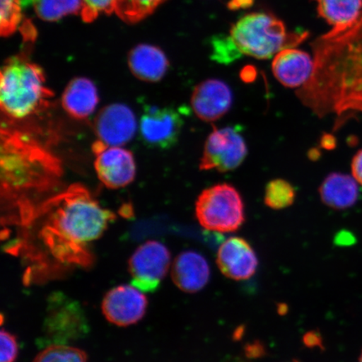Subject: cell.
I'll return each mask as SVG.
<instances>
[{
  "mask_svg": "<svg viewBox=\"0 0 362 362\" xmlns=\"http://www.w3.org/2000/svg\"><path fill=\"white\" fill-rule=\"evenodd\" d=\"M22 0H1V35L8 36L20 28L23 21Z\"/></svg>",
  "mask_w": 362,
  "mask_h": 362,
  "instance_id": "cell-27",
  "label": "cell"
},
{
  "mask_svg": "<svg viewBox=\"0 0 362 362\" xmlns=\"http://www.w3.org/2000/svg\"><path fill=\"white\" fill-rule=\"evenodd\" d=\"M184 120L173 107L148 106L140 119V135L147 146L168 149L178 142Z\"/></svg>",
  "mask_w": 362,
  "mask_h": 362,
  "instance_id": "cell-11",
  "label": "cell"
},
{
  "mask_svg": "<svg viewBox=\"0 0 362 362\" xmlns=\"http://www.w3.org/2000/svg\"><path fill=\"white\" fill-rule=\"evenodd\" d=\"M196 216L203 228L234 233L245 221V206L238 189L230 184L206 188L196 202Z\"/></svg>",
  "mask_w": 362,
  "mask_h": 362,
  "instance_id": "cell-6",
  "label": "cell"
},
{
  "mask_svg": "<svg viewBox=\"0 0 362 362\" xmlns=\"http://www.w3.org/2000/svg\"><path fill=\"white\" fill-rule=\"evenodd\" d=\"M129 66L139 80L157 83L169 69V61L160 48L151 45H140L130 52Z\"/></svg>",
  "mask_w": 362,
  "mask_h": 362,
  "instance_id": "cell-19",
  "label": "cell"
},
{
  "mask_svg": "<svg viewBox=\"0 0 362 362\" xmlns=\"http://www.w3.org/2000/svg\"><path fill=\"white\" fill-rule=\"evenodd\" d=\"M137 130L134 112L124 103L104 107L94 120L98 140L107 146H123L132 140Z\"/></svg>",
  "mask_w": 362,
  "mask_h": 362,
  "instance_id": "cell-13",
  "label": "cell"
},
{
  "mask_svg": "<svg viewBox=\"0 0 362 362\" xmlns=\"http://www.w3.org/2000/svg\"><path fill=\"white\" fill-rule=\"evenodd\" d=\"M99 103L96 86L88 78H76L62 93L63 110L72 119L85 120L93 115Z\"/></svg>",
  "mask_w": 362,
  "mask_h": 362,
  "instance_id": "cell-18",
  "label": "cell"
},
{
  "mask_svg": "<svg viewBox=\"0 0 362 362\" xmlns=\"http://www.w3.org/2000/svg\"><path fill=\"white\" fill-rule=\"evenodd\" d=\"M233 103L232 90L218 79H208L199 83L191 98L194 115L206 123L221 119L230 111Z\"/></svg>",
  "mask_w": 362,
  "mask_h": 362,
  "instance_id": "cell-14",
  "label": "cell"
},
{
  "mask_svg": "<svg viewBox=\"0 0 362 362\" xmlns=\"http://www.w3.org/2000/svg\"><path fill=\"white\" fill-rule=\"evenodd\" d=\"M318 15L332 26L330 31L341 33L359 21L362 0H316Z\"/></svg>",
  "mask_w": 362,
  "mask_h": 362,
  "instance_id": "cell-21",
  "label": "cell"
},
{
  "mask_svg": "<svg viewBox=\"0 0 362 362\" xmlns=\"http://www.w3.org/2000/svg\"><path fill=\"white\" fill-rule=\"evenodd\" d=\"M47 215L40 238L56 259L66 264L88 267L93 262L88 244L100 238L116 219L88 189L74 184L38 208L35 217Z\"/></svg>",
  "mask_w": 362,
  "mask_h": 362,
  "instance_id": "cell-3",
  "label": "cell"
},
{
  "mask_svg": "<svg viewBox=\"0 0 362 362\" xmlns=\"http://www.w3.org/2000/svg\"><path fill=\"white\" fill-rule=\"evenodd\" d=\"M305 342L308 346H321V338L315 333H310L305 338Z\"/></svg>",
  "mask_w": 362,
  "mask_h": 362,
  "instance_id": "cell-32",
  "label": "cell"
},
{
  "mask_svg": "<svg viewBox=\"0 0 362 362\" xmlns=\"http://www.w3.org/2000/svg\"><path fill=\"white\" fill-rule=\"evenodd\" d=\"M117 0H83L81 16L86 22L96 19L99 13L115 12Z\"/></svg>",
  "mask_w": 362,
  "mask_h": 362,
  "instance_id": "cell-28",
  "label": "cell"
},
{
  "mask_svg": "<svg viewBox=\"0 0 362 362\" xmlns=\"http://www.w3.org/2000/svg\"><path fill=\"white\" fill-rule=\"evenodd\" d=\"M33 362H88V356L78 348L56 344L40 351Z\"/></svg>",
  "mask_w": 362,
  "mask_h": 362,
  "instance_id": "cell-25",
  "label": "cell"
},
{
  "mask_svg": "<svg viewBox=\"0 0 362 362\" xmlns=\"http://www.w3.org/2000/svg\"><path fill=\"white\" fill-rule=\"evenodd\" d=\"M88 320L78 302L61 293L54 294L48 303L44 332L47 341L53 345H65L70 339L85 336L88 332Z\"/></svg>",
  "mask_w": 362,
  "mask_h": 362,
  "instance_id": "cell-8",
  "label": "cell"
},
{
  "mask_svg": "<svg viewBox=\"0 0 362 362\" xmlns=\"http://www.w3.org/2000/svg\"><path fill=\"white\" fill-rule=\"evenodd\" d=\"M147 306V298L141 291L132 284L119 285L104 296L102 310L110 323L117 327H129L144 318Z\"/></svg>",
  "mask_w": 362,
  "mask_h": 362,
  "instance_id": "cell-12",
  "label": "cell"
},
{
  "mask_svg": "<svg viewBox=\"0 0 362 362\" xmlns=\"http://www.w3.org/2000/svg\"><path fill=\"white\" fill-rule=\"evenodd\" d=\"M1 198L21 223L35 218L37 201L57 187L62 175L61 160L33 134L16 124L1 128Z\"/></svg>",
  "mask_w": 362,
  "mask_h": 362,
  "instance_id": "cell-2",
  "label": "cell"
},
{
  "mask_svg": "<svg viewBox=\"0 0 362 362\" xmlns=\"http://www.w3.org/2000/svg\"><path fill=\"white\" fill-rule=\"evenodd\" d=\"M1 359L0 362H16L19 346L13 334L2 329L1 334Z\"/></svg>",
  "mask_w": 362,
  "mask_h": 362,
  "instance_id": "cell-29",
  "label": "cell"
},
{
  "mask_svg": "<svg viewBox=\"0 0 362 362\" xmlns=\"http://www.w3.org/2000/svg\"><path fill=\"white\" fill-rule=\"evenodd\" d=\"M0 76V106L7 121H25L51 105L54 93L45 86L42 67L25 57L8 59Z\"/></svg>",
  "mask_w": 362,
  "mask_h": 362,
  "instance_id": "cell-4",
  "label": "cell"
},
{
  "mask_svg": "<svg viewBox=\"0 0 362 362\" xmlns=\"http://www.w3.org/2000/svg\"><path fill=\"white\" fill-rule=\"evenodd\" d=\"M358 362H362V352H361V355L360 356V358L358 360Z\"/></svg>",
  "mask_w": 362,
  "mask_h": 362,
  "instance_id": "cell-33",
  "label": "cell"
},
{
  "mask_svg": "<svg viewBox=\"0 0 362 362\" xmlns=\"http://www.w3.org/2000/svg\"><path fill=\"white\" fill-rule=\"evenodd\" d=\"M94 167L99 180L106 187L124 188L132 183L136 175L133 153L119 146H107L97 140L93 144Z\"/></svg>",
  "mask_w": 362,
  "mask_h": 362,
  "instance_id": "cell-10",
  "label": "cell"
},
{
  "mask_svg": "<svg viewBox=\"0 0 362 362\" xmlns=\"http://www.w3.org/2000/svg\"><path fill=\"white\" fill-rule=\"evenodd\" d=\"M255 0H229L228 7L230 11L243 10L252 6Z\"/></svg>",
  "mask_w": 362,
  "mask_h": 362,
  "instance_id": "cell-31",
  "label": "cell"
},
{
  "mask_svg": "<svg viewBox=\"0 0 362 362\" xmlns=\"http://www.w3.org/2000/svg\"><path fill=\"white\" fill-rule=\"evenodd\" d=\"M247 156L245 139L237 127H215L206 140L199 167L225 173L238 169Z\"/></svg>",
  "mask_w": 362,
  "mask_h": 362,
  "instance_id": "cell-7",
  "label": "cell"
},
{
  "mask_svg": "<svg viewBox=\"0 0 362 362\" xmlns=\"http://www.w3.org/2000/svg\"><path fill=\"white\" fill-rule=\"evenodd\" d=\"M293 362H298V361H293Z\"/></svg>",
  "mask_w": 362,
  "mask_h": 362,
  "instance_id": "cell-34",
  "label": "cell"
},
{
  "mask_svg": "<svg viewBox=\"0 0 362 362\" xmlns=\"http://www.w3.org/2000/svg\"><path fill=\"white\" fill-rule=\"evenodd\" d=\"M321 201L334 210H345L355 205L359 197L356 179L341 174H329L319 189Z\"/></svg>",
  "mask_w": 362,
  "mask_h": 362,
  "instance_id": "cell-20",
  "label": "cell"
},
{
  "mask_svg": "<svg viewBox=\"0 0 362 362\" xmlns=\"http://www.w3.org/2000/svg\"><path fill=\"white\" fill-rule=\"evenodd\" d=\"M211 44V58L221 64H230L243 56L230 35H214Z\"/></svg>",
  "mask_w": 362,
  "mask_h": 362,
  "instance_id": "cell-26",
  "label": "cell"
},
{
  "mask_svg": "<svg viewBox=\"0 0 362 362\" xmlns=\"http://www.w3.org/2000/svg\"><path fill=\"white\" fill-rule=\"evenodd\" d=\"M23 7L33 6L44 21H56L71 13H81L83 0H22Z\"/></svg>",
  "mask_w": 362,
  "mask_h": 362,
  "instance_id": "cell-22",
  "label": "cell"
},
{
  "mask_svg": "<svg viewBox=\"0 0 362 362\" xmlns=\"http://www.w3.org/2000/svg\"><path fill=\"white\" fill-rule=\"evenodd\" d=\"M296 198V188L287 180L274 179L266 185L264 203L271 209L283 210L291 206Z\"/></svg>",
  "mask_w": 362,
  "mask_h": 362,
  "instance_id": "cell-23",
  "label": "cell"
},
{
  "mask_svg": "<svg viewBox=\"0 0 362 362\" xmlns=\"http://www.w3.org/2000/svg\"><path fill=\"white\" fill-rule=\"evenodd\" d=\"M170 262V252L164 244L157 241L141 244L129 261L131 284L142 292H155L168 273Z\"/></svg>",
  "mask_w": 362,
  "mask_h": 362,
  "instance_id": "cell-9",
  "label": "cell"
},
{
  "mask_svg": "<svg viewBox=\"0 0 362 362\" xmlns=\"http://www.w3.org/2000/svg\"><path fill=\"white\" fill-rule=\"evenodd\" d=\"M351 170L353 177L362 185V149L353 158Z\"/></svg>",
  "mask_w": 362,
  "mask_h": 362,
  "instance_id": "cell-30",
  "label": "cell"
},
{
  "mask_svg": "<svg viewBox=\"0 0 362 362\" xmlns=\"http://www.w3.org/2000/svg\"><path fill=\"white\" fill-rule=\"evenodd\" d=\"M311 45L313 74L297 97L316 116H336L339 128L362 112V15L349 29L329 30Z\"/></svg>",
  "mask_w": 362,
  "mask_h": 362,
  "instance_id": "cell-1",
  "label": "cell"
},
{
  "mask_svg": "<svg viewBox=\"0 0 362 362\" xmlns=\"http://www.w3.org/2000/svg\"><path fill=\"white\" fill-rule=\"evenodd\" d=\"M307 31L287 33L284 23L272 13L255 12L244 16L230 28L242 55L268 60L284 49L297 47L308 37Z\"/></svg>",
  "mask_w": 362,
  "mask_h": 362,
  "instance_id": "cell-5",
  "label": "cell"
},
{
  "mask_svg": "<svg viewBox=\"0 0 362 362\" xmlns=\"http://www.w3.org/2000/svg\"><path fill=\"white\" fill-rule=\"evenodd\" d=\"M210 267L201 253L189 250L180 253L172 267L171 277L180 291L197 293L209 281Z\"/></svg>",
  "mask_w": 362,
  "mask_h": 362,
  "instance_id": "cell-17",
  "label": "cell"
},
{
  "mask_svg": "<svg viewBox=\"0 0 362 362\" xmlns=\"http://www.w3.org/2000/svg\"><path fill=\"white\" fill-rule=\"evenodd\" d=\"M217 265L230 279L246 280L256 273L259 260L245 239L233 237L225 241L217 252Z\"/></svg>",
  "mask_w": 362,
  "mask_h": 362,
  "instance_id": "cell-15",
  "label": "cell"
},
{
  "mask_svg": "<svg viewBox=\"0 0 362 362\" xmlns=\"http://www.w3.org/2000/svg\"><path fill=\"white\" fill-rule=\"evenodd\" d=\"M165 0H117L115 13L122 20L134 23L151 13Z\"/></svg>",
  "mask_w": 362,
  "mask_h": 362,
  "instance_id": "cell-24",
  "label": "cell"
},
{
  "mask_svg": "<svg viewBox=\"0 0 362 362\" xmlns=\"http://www.w3.org/2000/svg\"><path fill=\"white\" fill-rule=\"evenodd\" d=\"M314 59L304 51L287 48L279 52L272 62V71L284 87L300 88L310 78Z\"/></svg>",
  "mask_w": 362,
  "mask_h": 362,
  "instance_id": "cell-16",
  "label": "cell"
}]
</instances>
